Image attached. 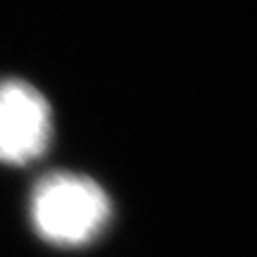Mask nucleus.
<instances>
[{
    "instance_id": "obj_1",
    "label": "nucleus",
    "mask_w": 257,
    "mask_h": 257,
    "mask_svg": "<svg viewBox=\"0 0 257 257\" xmlns=\"http://www.w3.org/2000/svg\"><path fill=\"white\" fill-rule=\"evenodd\" d=\"M110 200L100 186L79 174H50L34 188L31 219L55 245H83L110 219Z\"/></svg>"
},
{
    "instance_id": "obj_2",
    "label": "nucleus",
    "mask_w": 257,
    "mask_h": 257,
    "mask_svg": "<svg viewBox=\"0 0 257 257\" xmlns=\"http://www.w3.org/2000/svg\"><path fill=\"white\" fill-rule=\"evenodd\" d=\"M53 117L46 98L24 81L0 83V162L27 165L46 153Z\"/></svg>"
}]
</instances>
